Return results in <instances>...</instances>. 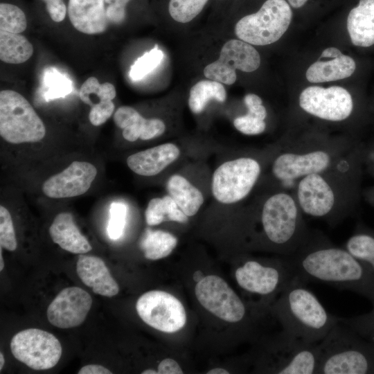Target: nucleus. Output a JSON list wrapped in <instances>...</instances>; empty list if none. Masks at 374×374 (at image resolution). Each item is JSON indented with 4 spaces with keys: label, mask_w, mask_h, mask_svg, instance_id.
Segmentation results:
<instances>
[{
    "label": "nucleus",
    "mask_w": 374,
    "mask_h": 374,
    "mask_svg": "<svg viewBox=\"0 0 374 374\" xmlns=\"http://www.w3.org/2000/svg\"><path fill=\"white\" fill-rule=\"evenodd\" d=\"M194 280L199 282L202 278H204L203 274L200 271H196L193 275Z\"/></svg>",
    "instance_id": "51"
},
{
    "label": "nucleus",
    "mask_w": 374,
    "mask_h": 374,
    "mask_svg": "<svg viewBox=\"0 0 374 374\" xmlns=\"http://www.w3.org/2000/svg\"><path fill=\"white\" fill-rule=\"evenodd\" d=\"M233 125L239 132L247 135L260 134L266 128V123L263 120L249 114L235 118Z\"/></svg>",
    "instance_id": "39"
},
{
    "label": "nucleus",
    "mask_w": 374,
    "mask_h": 374,
    "mask_svg": "<svg viewBox=\"0 0 374 374\" xmlns=\"http://www.w3.org/2000/svg\"><path fill=\"white\" fill-rule=\"evenodd\" d=\"M115 124L123 130V136L128 141L150 140L163 134L165 123L159 118H144L135 109L121 106L114 114Z\"/></svg>",
    "instance_id": "20"
},
{
    "label": "nucleus",
    "mask_w": 374,
    "mask_h": 374,
    "mask_svg": "<svg viewBox=\"0 0 374 374\" xmlns=\"http://www.w3.org/2000/svg\"><path fill=\"white\" fill-rule=\"evenodd\" d=\"M329 154L322 150L303 154L284 153L274 161L272 172L281 181H292L311 174L321 173L329 166Z\"/></svg>",
    "instance_id": "18"
},
{
    "label": "nucleus",
    "mask_w": 374,
    "mask_h": 374,
    "mask_svg": "<svg viewBox=\"0 0 374 374\" xmlns=\"http://www.w3.org/2000/svg\"><path fill=\"white\" fill-rule=\"evenodd\" d=\"M27 27L24 12L17 6L1 2L0 3V30L12 33H20Z\"/></svg>",
    "instance_id": "32"
},
{
    "label": "nucleus",
    "mask_w": 374,
    "mask_h": 374,
    "mask_svg": "<svg viewBox=\"0 0 374 374\" xmlns=\"http://www.w3.org/2000/svg\"><path fill=\"white\" fill-rule=\"evenodd\" d=\"M326 61L319 59L308 69L305 76L310 82L335 81L350 77L356 65L350 56L341 53Z\"/></svg>",
    "instance_id": "25"
},
{
    "label": "nucleus",
    "mask_w": 374,
    "mask_h": 374,
    "mask_svg": "<svg viewBox=\"0 0 374 374\" xmlns=\"http://www.w3.org/2000/svg\"><path fill=\"white\" fill-rule=\"evenodd\" d=\"M116 95L114 86L110 82L100 84L93 76L87 78L80 89V100L93 107L99 103L112 100Z\"/></svg>",
    "instance_id": "31"
},
{
    "label": "nucleus",
    "mask_w": 374,
    "mask_h": 374,
    "mask_svg": "<svg viewBox=\"0 0 374 374\" xmlns=\"http://www.w3.org/2000/svg\"><path fill=\"white\" fill-rule=\"evenodd\" d=\"M207 374H229V372L227 370H225L222 368H215L211 370H209Z\"/></svg>",
    "instance_id": "50"
},
{
    "label": "nucleus",
    "mask_w": 374,
    "mask_h": 374,
    "mask_svg": "<svg viewBox=\"0 0 374 374\" xmlns=\"http://www.w3.org/2000/svg\"><path fill=\"white\" fill-rule=\"evenodd\" d=\"M177 244V238L168 232L147 229L140 247L147 259L156 260L170 255Z\"/></svg>",
    "instance_id": "29"
},
{
    "label": "nucleus",
    "mask_w": 374,
    "mask_h": 374,
    "mask_svg": "<svg viewBox=\"0 0 374 374\" xmlns=\"http://www.w3.org/2000/svg\"><path fill=\"white\" fill-rule=\"evenodd\" d=\"M5 359L2 353H0V370L1 371L4 365Z\"/></svg>",
    "instance_id": "54"
},
{
    "label": "nucleus",
    "mask_w": 374,
    "mask_h": 374,
    "mask_svg": "<svg viewBox=\"0 0 374 374\" xmlns=\"http://www.w3.org/2000/svg\"><path fill=\"white\" fill-rule=\"evenodd\" d=\"M318 350L317 374H374V346L339 319Z\"/></svg>",
    "instance_id": "3"
},
{
    "label": "nucleus",
    "mask_w": 374,
    "mask_h": 374,
    "mask_svg": "<svg viewBox=\"0 0 374 374\" xmlns=\"http://www.w3.org/2000/svg\"><path fill=\"white\" fill-rule=\"evenodd\" d=\"M46 128L30 103L18 92L6 89L0 92V135L12 144L42 140Z\"/></svg>",
    "instance_id": "5"
},
{
    "label": "nucleus",
    "mask_w": 374,
    "mask_h": 374,
    "mask_svg": "<svg viewBox=\"0 0 374 374\" xmlns=\"http://www.w3.org/2000/svg\"><path fill=\"white\" fill-rule=\"evenodd\" d=\"M261 224L267 240L286 256L295 252L308 239L294 199L278 193L265 202Z\"/></svg>",
    "instance_id": "4"
},
{
    "label": "nucleus",
    "mask_w": 374,
    "mask_h": 374,
    "mask_svg": "<svg viewBox=\"0 0 374 374\" xmlns=\"http://www.w3.org/2000/svg\"><path fill=\"white\" fill-rule=\"evenodd\" d=\"M92 304L90 294L78 287L63 289L48 305L46 314L51 324L71 328L82 324Z\"/></svg>",
    "instance_id": "15"
},
{
    "label": "nucleus",
    "mask_w": 374,
    "mask_h": 374,
    "mask_svg": "<svg viewBox=\"0 0 374 374\" xmlns=\"http://www.w3.org/2000/svg\"><path fill=\"white\" fill-rule=\"evenodd\" d=\"M244 103L247 107V114L259 119L265 120L267 110L262 105V99L254 93H248L244 97Z\"/></svg>",
    "instance_id": "43"
},
{
    "label": "nucleus",
    "mask_w": 374,
    "mask_h": 374,
    "mask_svg": "<svg viewBox=\"0 0 374 374\" xmlns=\"http://www.w3.org/2000/svg\"><path fill=\"white\" fill-rule=\"evenodd\" d=\"M274 312L283 330L310 343H319L339 317L329 313L307 287L294 276L274 305Z\"/></svg>",
    "instance_id": "2"
},
{
    "label": "nucleus",
    "mask_w": 374,
    "mask_h": 374,
    "mask_svg": "<svg viewBox=\"0 0 374 374\" xmlns=\"http://www.w3.org/2000/svg\"><path fill=\"white\" fill-rule=\"evenodd\" d=\"M166 208L167 220L179 223H186L188 216L180 209L175 200L168 195L162 197Z\"/></svg>",
    "instance_id": "45"
},
{
    "label": "nucleus",
    "mask_w": 374,
    "mask_h": 374,
    "mask_svg": "<svg viewBox=\"0 0 374 374\" xmlns=\"http://www.w3.org/2000/svg\"><path fill=\"white\" fill-rule=\"evenodd\" d=\"M299 105L307 113L330 121L346 119L353 109L351 95L338 86L307 87L300 94Z\"/></svg>",
    "instance_id": "14"
},
{
    "label": "nucleus",
    "mask_w": 374,
    "mask_h": 374,
    "mask_svg": "<svg viewBox=\"0 0 374 374\" xmlns=\"http://www.w3.org/2000/svg\"><path fill=\"white\" fill-rule=\"evenodd\" d=\"M297 197L301 210L315 217L328 216L335 202L333 190L319 173L303 177L298 185Z\"/></svg>",
    "instance_id": "17"
},
{
    "label": "nucleus",
    "mask_w": 374,
    "mask_h": 374,
    "mask_svg": "<svg viewBox=\"0 0 374 374\" xmlns=\"http://www.w3.org/2000/svg\"><path fill=\"white\" fill-rule=\"evenodd\" d=\"M127 215V206L122 202H113L109 207L107 234L110 239L118 240L123 233Z\"/></svg>",
    "instance_id": "36"
},
{
    "label": "nucleus",
    "mask_w": 374,
    "mask_h": 374,
    "mask_svg": "<svg viewBox=\"0 0 374 374\" xmlns=\"http://www.w3.org/2000/svg\"><path fill=\"white\" fill-rule=\"evenodd\" d=\"M179 154L176 145L167 143L131 154L127 159V164L139 175L154 176L176 161Z\"/></svg>",
    "instance_id": "22"
},
{
    "label": "nucleus",
    "mask_w": 374,
    "mask_h": 374,
    "mask_svg": "<svg viewBox=\"0 0 374 374\" xmlns=\"http://www.w3.org/2000/svg\"><path fill=\"white\" fill-rule=\"evenodd\" d=\"M4 267L3 260L2 258V247L0 249V271H2Z\"/></svg>",
    "instance_id": "52"
},
{
    "label": "nucleus",
    "mask_w": 374,
    "mask_h": 374,
    "mask_svg": "<svg viewBox=\"0 0 374 374\" xmlns=\"http://www.w3.org/2000/svg\"><path fill=\"white\" fill-rule=\"evenodd\" d=\"M208 0H170L168 12L179 23H188L203 10Z\"/></svg>",
    "instance_id": "33"
},
{
    "label": "nucleus",
    "mask_w": 374,
    "mask_h": 374,
    "mask_svg": "<svg viewBox=\"0 0 374 374\" xmlns=\"http://www.w3.org/2000/svg\"><path fill=\"white\" fill-rule=\"evenodd\" d=\"M131 0H105L109 24H121L126 17V6Z\"/></svg>",
    "instance_id": "41"
},
{
    "label": "nucleus",
    "mask_w": 374,
    "mask_h": 374,
    "mask_svg": "<svg viewBox=\"0 0 374 374\" xmlns=\"http://www.w3.org/2000/svg\"><path fill=\"white\" fill-rule=\"evenodd\" d=\"M342 53L335 47L326 48L321 53L320 58H332L341 55Z\"/></svg>",
    "instance_id": "48"
},
{
    "label": "nucleus",
    "mask_w": 374,
    "mask_h": 374,
    "mask_svg": "<svg viewBox=\"0 0 374 374\" xmlns=\"http://www.w3.org/2000/svg\"><path fill=\"white\" fill-rule=\"evenodd\" d=\"M13 356L34 370H46L55 366L62 353L59 340L51 333L28 328L17 332L10 341Z\"/></svg>",
    "instance_id": "10"
},
{
    "label": "nucleus",
    "mask_w": 374,
    "mask_h": 374,
    "mask_svg": "<svg viewBox=\"0 0 374 374\" xmlns=\"http://www.w3.org/2000/svg\"><path fill=\"white\" fill-rule=\"evenodd\" d=\"M292 12L285 0H267L260 10L240 19L236 36L251 45L265 46L277 42L287 30Z\"/></svg>",
    "instance_id": "6"
},
{
    "label": "nucleus",
    "mask_w": 374,
    "mask_h": 374,
    "mask_svg": "<svg viewBox=\"0 0 374 374\" xmlns=\"http://www.w3.org/2000/svg\"><path fill=\"white\" fill-rule=\"evenodd\" d=\"M287 258L294 276L305 284L330 285L359 294L374 304V273L345 248L320 238H308Z\"/></svg>",
    "instance_id": "1"
},
{
    "label": "nucleus",
    "mask_w": 374,
    "mask_h": 374,
    "mask_svg": "<svg viewBox=\"0 0 374 374\" xmlns=\"http://www.w3.org/2000/svg\"><path fill=\"white\" fill-rule=\"evenodd\" d=\"M168 195L188 216L195 215L204 202L200 190L179 175L171 176L166 184Z\"/></svg>",
    "instance_id": "26"
},
{
    "label": "nucleus",
    "mask_w": 374,
    "mask_h": 374,
    "mask_svg": "<svg viewBox=\"0 0 374 374\" xmlns=\"http://www.w3.org/2000/svg\"><path fill=\"white\" fill-rule=\"evenodd\" d=\"M97 175L96 168L86 161H73L61 172L44 181L42 191L51 198H68L85 193Z\"/></svg>",
    "instance_id": "16"
},
{
    "label": "nucleus",
    "mask_w": 374,
    "mask_h": 374,
    "mask_svg": "<svg viewBox=\"0 0 374 374\" xmlns=\"http://www.w3.org/2000/svg\"><path fill=\"white\" fill-rule=\"evenodd\" d=\"M347 29L354 45L368 47L374 44V0H359L348 14Z\"/></svg>",
    "instance_id": "24"
},
{
    "label": "nucleus",
    "mask_w": 374,
    "mask_h": 374,
    "mask_svg": "<svg viewBox=\"0 0 374 374\" xmlns=\"http://www.w3.org/2000/svg\"><path fill=\"white\" fill-rule=\"evenodd\" d=\"M33 53L32 44L24 35L0 30V59L8 64H21Z\"/></svg>",
    "instance_id": "27"
},
{
    "label": "nucleus",
    "mask_w": 374,
    "mask_h": 374,
    "mask_svg": "<svg viewBox=\"0 0 374 374\" xmlns=\"http://www.w3.org/2000/svg\"><path fill=\"white\" fill-rule=\"evenodd\" d=\"M136 309L146 324L163 332L179 331L186 323V310L181 301L164 291L144 293L137 300Z\"/></svg>",
    "instance_id": "11"
},
{
    "label": "nucleus",
    "mask_w": 374,
    "mask_h": 374,
    "mask_svg": "<svg viewBox=\"0 0 374 374\" xmlns=\"http://www.w3.org/2000/svg\"><path fill=\"white\" fill-rule=\"evenodd\" d=\"M114 108L115 105L112 100L91 107L89 116L90 123L94 126L103 125L112 115Z\"/></svg>",
    "instance_id": "42"
},
{
    "label": "nucleus",
    "mask_w": 374,
    "mask_h": 374,
    "mask_svg": "<svg viewBox=\"0 0 374 374\" xmlns=\"http://www.w3.org/2000/svg\"><path fill=\"white\" fill-rule=\"evenodd\" d=\"M195 296L208 311L229 323H238L246 317L244 303L221 277L210 275L197 283Z\"/></svg>",
    "instance_id": "12"
},
{
    "label": "nucleus",
    "mask_w": 374,
    "mask_h": 374,
    "mask_svg": "<svg viewBox=\"0 0 374 374\" xmlns=\"http://www.w3.org/2000/svg\"><path fill=\"white\" fill-rule=\"evenodd\" d=\"M76 271L82 283L91 288L95 294L112 297L119 292L118 283L99 257L80 255Z\"/></svg>",
    "instance_id": "21"
},
{
    "label": "nucleus",
    "mask_w": 374,
    "mask_h": 374,
    "mask_svg": "<svg viewBox=\"0 0 374 374\" xmlns=\"http://www.w3.org/2000/svg\"><path fill=\"white\" fill-rule=\"evenodd\" d=\"M212 99L224 103L226 99L225 88L222 83L215 80H201L190 90L189 108L193 113L200 114Z\"/></svg>",
    "instance_id": "28"
},
{
    "label": "nucleus",
    "mask_w": 374,
    "mask_h": 374,
    "mask_svg": "<svg viewBox=\"0 0 374 374\" xmlns=\"http://www.w3.org/2000/svg\"><path fill=\"white\" fill-rule=\"evenodd\" d=\"M294 276L287 256L267 264L247 260L235 271V280L243 290L269 298L280 295Z\"/></svg>",
    "instance_id": "8"
},
{
    "label": "nucleus",
    "mask_w": 374,
    "mask_h": 374,
    "mask_svg": "<svg viewBox=\"0 0 374 374\" xmlns=\"http://www.w3.org/2000/svg\"><path fill=\"white\" fill-rule=\"evenodd\" d=\"M51 19L55 22L63 21L67 14V6L64 0H41Z\"/></svg>",
    "instance_id": "44"
},
{
    "label": "nucleus",
    "mask_w": 374,
    "mask_h": 374,
    "mask_svg": "<svg viewBox=\"0 0 374 374\" xmlns=\"http://www.w3.org/2000/svg\"><path fill=\"white\" fill-rule=\"evenodd\" d=\"M157 373L158 374H182L183 371L175 359L166 358L159 363Z\"/></svg>",
    "instance_id": "46"
},
{
    "label": "nucleus",
    "mask_w": 374,
    "mask_h": 374,
    "mask_svg": "<svg viewBox=\"0 0 374 374\" xmlns=\"http://www.w3.org/2000/svg\"><path fill=\"white\" fill-rule=\"evenodd\" d=\"M372 305V310L367 313L338 319L374 346V304Z\"/></svg>",
    "instance_id": "35"
},
{
    "label": "nucleus",
    "mask_w": 374,
    "mask_h": 374,
    "mask_svg": "<svg viewBox=\"0 0 374 374\" xmlns=\"http://www.w3.org/2000/svg\"><path fill=\"white\" fill-rule=\"evenodd\" d=\"M45 78L47 84L45 98L47 100L64 97L71 92L69 80L59 73H49Z\"/></svg>",
    "instance_id": "38"
},
{
    "label": "nucleus",
    "mask_w": 374,
    "mask_h": 374,
    "mask_svg": "<svg viewBox=\"0 0 374 374\" xmlns=\"http://www.w3.org/2000/svg\"><path fill=\"white\" fill-rule=\"evenodd\" d=\"M78 374H112V373L101 365L89 364L82 367Z\"/></svg>",
    "instance_id": "47"
},
{
    "label": "nucleus",
    "mask_w": 374,
    "mask_h": 374,
    "mask_svg": "<svg viewBox=\"0 0 374 374\" xmlns=\"http://www.w3.org/2000/svg\"><path fill=\"white\" fill-rule=\"evenodd\" d=\"M318 343L305 341L283 330L269 347L267 368L277 374H317Z\"/></svg>",
    "instance_id": "7"
},
{
    "label": "nucleus",
    "mask_w": 374,
    "mask_h": 374,
    "mask_svg": "<svg viewBox=\"0 0 374 374\" xmlns=\"http://www.w3.org/2000/svg\"><path fill=\"white\" fill-rule=\"evenodd\" d=\"M67 15L73 26L84 34L102 33L109 24L105 0H69Z\"/></svg>",
    "instance_id": "19"
},
{
    "label": "nucleus",
    "mask_w": 374,
    "mask_h": 374,
    "mask_svg": "<svg viewBox=\"0 0 374 374\" xmlns=\"http://www.w3.org/2000/svg\"><path fill=\"white\" fill-rule=\"evenodd\" d=\"M260 64V54L251 44L233 39L223 45L218 59L205 66L204 75L209 80L231 85L236 80V69L252 72Z\"/></svg>",
    "instance_id": "13"
},
{
    "label": "nucleus",
    "mask_w": 374,
    "mask_h": 374,
    "mask_svg": "<svg viewBox=\"0 0 374 374\" xmlns=\"http://www.w3.org/2000/svg\"><path fill=\"white\" fill-rule=\"evenodd\" d=\"M163 56V51L156 45L139 57L131 66L129 73L130 78L134 81L142 79L160 64Z\"/></svg>",
    "instance_id": "34"
},
{
    "label": "nucleus",
    "mask_w": 374,
    "mask_h": 374,
    "mask_svg": "<svg viewBox=\"0 0 374 374\" xmlns=\"http://www.w3.org/2000/svg\"><path fill=\"white\" fill-rule=\"evenodd\" d=\"M0 244L8 251H15L17 246L13 222L10 212L0 206Z\"/></svg>",
    "instance_id": "37"
},
{
    "label": "nucleus",
    "mask_w": 374,
    "mask_h": 374,
    "mask_svg": "<svg viewBox=\"0 0 374 374\" xmlns=\"http://www.w3.org/2000/svg\"><path fill=\"white\" fill-rule=\"evenodd\" d=\"M49 233L55 243L69 252L83 254L92 249L69 213H60L55 216L49 228Z\"/></svg>",
    "instance_id": "23"
},
{
    "label": "nucleus",
    "mask_w": 374,
    "mask_h": 374,
    "mask_svg": "<svg viewBox=\"0 0 374 374\" xmlns=\"http://www.w3.org/2000/svg\"><path fill=\"white\" fill-rule=\"evenodd\" d=\"M260 174V164L252 158L241 157L226 161L213 175V195L222 204L238 202L249 194Z\"/></svg>",
    "instance_id": "9"
},
{
    "label": "nucleus",
    "mask_w": 374,
    "mask_h": 374,
    "mask_svg": "<svg viewBox=\"0 0 374 374\" xmlns=\"http://www.w3.org/2000/svg\"><path fill=\"white\" fill-rule=\"evenodd\" d=\"M142 374H158L157 371H154L153 369H146L143 371Z\"/></svg>",
    "instance_id": "53"
},
{
    "label": "nucleus",
    "mask_w": 374,
    "mask_h": 374,
    "mask_svg": "<svg viewBox=\"0 0 374 374\" xmlns=\"http://www.w3.org/2000/svg\"><path fill=\"white\" fill-rule=\"evenodd\" d=\"M345 249L374 273V231L360 226L348 239Z\"/></svg>",
    "instance_id": "30"
},
{
    "label": "nucleus",
    "mask_w": 374,
    "mask_h": 374,
    "mask_svg": "<svg viewBox=\"0 0 374 374\" xmlns=\"http://www.w3.org/2000/svg\"><path fill=\"white\" fill-rule=\"evenodd\" d=\"M145 216L149 226L157 225L166 220V208L163 198L152 199L148 204Z\"/></svg>",
    "instance_id": "40"
},
{
    "label": "nucleus",
    "mask_w": 374,
    "mask_h": 374,
    "mask_svg": "<svg viewBox=\"0 0 374 374\" xmlns=\"http://www.w3.org/2000/svg\"><path fill=\"white\" fill-rule=\"evenodd\" d=\"M290 4L294 8H299L303 6L308 0H287Z\"/></svg>",
    "instance_id": "49"
}]
</instances>
